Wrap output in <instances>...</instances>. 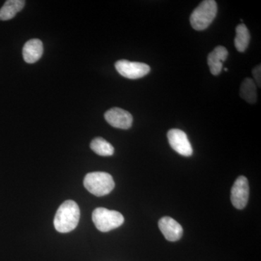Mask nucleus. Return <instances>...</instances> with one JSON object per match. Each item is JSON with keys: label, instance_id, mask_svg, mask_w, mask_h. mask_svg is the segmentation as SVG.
<instances>
[{"label": "nucleus", "instance_id": "1", "mask_svg": "<svg viewBox=\"0 0 261 261\" xmlns=\"http://www.w3.org/2000/svg\"><path fill=\"white\" fill-rule=\"evenodd\" d=\"M80 219V209L73 200H66L57 211L54 226L61 233H68L78 226Z\"/></svg>", "mask_w": 261, "mask_h": 261}, {"label": "nucleus", "instance_id": "2", "mask_svg": "<svg viewBox=\"0 0 261 261\" xmlns=\"http://www.w3.org/2000/svg\"><path fill=\"white\" fill-rule=\"evenodd\" d=\"M217 3L214 0L202 1L190 16V23L196 31H203L208 28L217 15Z\"/></svg>", "mask_w": 261, "mask_h": 261}, {"label": "nucleus", "instance_id": "3", "mask_svg": "<svg viewBox=\"0 0 261 261\" xmlns=\"http://www.w3.org/2000/svg\"><path fill=\"white\" fill-rule=\"evenodd\" d=\"M84 187L92 195L97 197L107 195L115 187L114 180L109 173L92 172L86 175L84 179Z\"/></svg>", "mask_w": 261, "mask_h": 261}, {"label": "nucleus", "instance_id": "4", "mask_svg": "<svg viewBox=\"0 0 261 261\" xmlns=\"http://www.w3.org/2000/svg\"><path fill=\"white\" fill-rule=\"evenodd\" d=\"M92 221L99 231L108 232L121 226L124 222V218L118 211L97 207L92 213Z\"/></svg>", "mask_w": 261, "mask_h": 261}, {"label": "nucleus", "instance_id": "5", "mask_svg": "<svg viewBox=\"0 0 261 261\" xmlns=\"http://www.w3.org/2000/svg\"><path fill=\"white\" fill-rule=\"evenodd\" d=\"M119 74L129 80H138L148 74L150 67L148 65L139 62H132L126 60L117 61L115 64Z\"/></svg>", "mask_w": 261, "mask_h": 261}, {"label": "nucleus", "instance_id": "6", "mask_svg": "<svg viewBox=\"0 0 261 261\" xmlns=\"http://www.w3.org/2000/svg\"><path fill=\"white\" fill-rule=\"evenodd\" d=\"M168 142L171 148L177 153L185 157H190L193 153V149L187 134L183 130L173 128L168 130L167 134Z\"/></svg>", "mask_w": 261, "mask_h": 261}, {"label": "nucleus", "instance_id": "7", "mask_svg": "<svg viewBox=\"0 0 261 261\" xmlns=\"http://www.w3.org/2000/svg\"><path fill=\"white\" fill-rule=\"evenodd\" d=\"M248 181L245 176H240L233 184L231 191V200L233 205L239 210L245 208L249 198Z\"/></svg>", "mask_w": 261, "mask_h": 261}, {"label": "nucleus", "instance_id": "8", "mask_svg": "<svg viewBox=\"0 0 261 261\" xmlns=\"http://www.w3.org/2000/svg\"><path fill=\"white\" fill-rule=\"evenodd\" d=\"M105 118L111 126L121 129H128L132 126L133 117L125 110L113 108L105 113Z\"/></svg>", "mask_w": 261, "mask_h": 261}, {"label": "nucleus", "instance_id": "9", "mask_svg": "<svg viewBox=\"0 0 261 261\" xmlns=\"http://www.w3.org/2000/svg\"><path fill=\"white\" fill-rule=\"evenodd\" d=\"M159 226L163 236L168 241H178L183 235V228L172 218L163 217L159 221Z\"/></svg>", "mask_w": 261, "mask_h": 261}, {"label": "nucleus", "instance_id": "10", "mask_svg": "<svg viewBox=\"0 0 261 261\" xmlns=\"http://www.w3.org/2000/svg\"><path fill=\"white\" fill-rule=\"evenodd\" d=\"M228 56L227 49L223 46H218L209 53L207 56V64L213 75H218L221 73L223 69V62L226 61Z\"/></svg>", "mask_w": 261, "mask_h": 261}, {"label": "nucleus", "instance_id": "11", "mask_svg": "<svg viewBox=\"0 0 261 261\" xmlns=\"http://www.w3.org/2000/svg\"><path fill=\"white\" fill-rule=\"evenodd\" d=\"M43 44L38 39H33L24 44L23 57L27 63H34L42 58L43 55Z\"/></svg>", "mask_w": 261, "mask_h": 261}, {"label": "nucleus", "instance_id": "12", "mask_svg": "<svg viewBox=\"0 0 261 261\" xmlns=\"http://www.w3.org/2000/svg\"><path fill=\"white\" fill-rule=\"evenodd\" d=\"M23 0H8L0 9V20H8L14 18L25 6Z\"/></svg>", "mask_w": 261, "mask_h": 261}, {"label": "nucleus", "instance_id": "13", "mask_svg": "<svg viewBox=\"0 0 261 261\" xmlns=\"http://www.w3.org/2000/svg\"><path fill=\"white\" fill-rule=\"evenodd\" d=\"M240 97L244 100L250 104H254L257 101V87L255 82L250 78L243 81L240 87Z\"/></svg>", "mask_w": 261, "mask_h": 261}, {"label": "nucleus", "instance_id": "14", "mask_svg": "<svg viewBox=\"0 0 261 261\" xmlns=\"http://www.w3.org/2000/svg\"><path fill=\"white\" fill-rule=\"evenodd\" d=\"M250 41V34L248 29L245 24H240L236 28V37L234 39V46L240 53H244Z\"/></svg>", "mask_w": 261, "mask_h": 261}, {"label": "nucleus", "instance_id": "15", "mask_svg": "<svg viewBox=\"0 0 261 261\" xmlns=\"http://www.w3.org/2000/svg\"><path fill=\"white\" fill-rule=\"evenodd\" d=\"M90 147L98 155L111 156L114 153L113 146L102 137L94 139L91 142Z\"/></svg>", "mask_w": 261, "mask_h": 261}, {"label": "nucleus", "instance_id": "16", "mask_svg": "<svg viewBox=\"0 0 261 261\" xmlns=\"http://www.w3.org/2000/svg\"><path fill=\"white\" fill-rule=\"evenodd\" d=\"M252 75H253L254 79H255V82L258 87H261V66L260 65H257L256 67L254 68L252 70Z\"/></svg>", "mask_w": 261, "mask_h": 261}, {"label": "nucleus", "instance_id": "17", "mask_svg": "<svg viewBox=\"0 0 261 261\" xmlns=\"http://www.w3.org/2000/svg\"><path fill=\"white\" fill-rule=\"evenodd\" d=\"M224 70H225V71H227L228 68H224Z\"/></svg>", "mask_w": 261, "mask_h": 261}]
</instances>
